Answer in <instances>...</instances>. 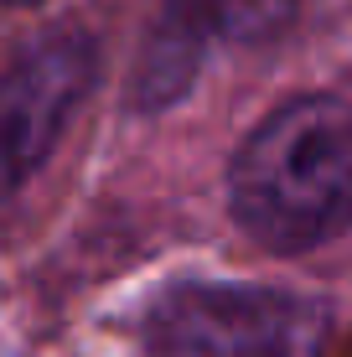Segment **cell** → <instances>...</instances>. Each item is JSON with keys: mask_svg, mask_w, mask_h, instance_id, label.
<instances>
[{"mask_svg": "<svg viewBox=\"0 0 352 357\" xmlns=\"http://www.w3.org/2000/svg\"><path fill=\"white\" fill-rule=\"evenodd\" d=\"M238 228L275 254H300L352 228V104L290 98L244 135L228 171Z\"/></svg>", "mask_w": 352, "mask_h": 357, "instance_id": "obj_1", "label": "cell"}, {"mask_svg": "<svg viewBox=\"0 0 352 357\" xmlns=\"http://www.w3.org/2000/svg\"><path fill=\"white\" fill-rule=\"evenodd\" d=\"M311 311L264 285H176L145 316V357H300Z\"/></svg>", "mask_w": 352, "mask_h": 357, "instance_id": "obj_2", "label": "cell"}, {"mask_svg": "<svg viewBox=\"0 0 352 357\" xmlns=\"http://www.w3.org/2000/svg\"><path fill=\"white\" fill-rule=\"evenodd\" d=\"M296 16V0H166L151 36L140 47L130 98L135 109H166L192 89L208 52L244 47L285 31Z\"/></svg>", "mask_w": 352, "mask_h": 357, "instance_id": "obj_3", "label": "cell"}, {"mask_svg": "<svg viewBox=\"0 0 352 357\" xmlns=\"http://www.w3.org/2000/svg\"><path fill=\"white\" fill-rule=\"evenodd\" d=\"M99 52L83 31H47L16 52L6 73V187H26L52 155L72 109L93 89Z\"/></svg>", "mask_w": 352, "mask_h": 357, "instance_id": "obj_4", "label": "cell"}, {"mask_svg": "<svg viewBox=\"0 0 352 357\" xmlns=\"http://www.w3.org/2000/svg\"><path fill=\"white\" fill-rule=\"evenodd\" d=\"M10 6H31V0H10Z\"/></svg>", "mask_w": 352, "mask_h": 357, "instance_id": "obj_5", "label": "cell"}]
</instances>
